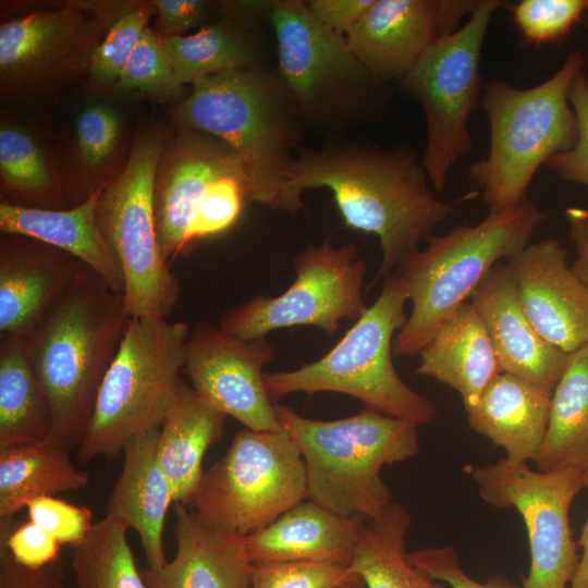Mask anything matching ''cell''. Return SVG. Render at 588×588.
<instances>
[{
  "label": "cell",
  "instance_id": "obj_1",
  "mask_svg": "<svg viewBox=\"0 0 588 588\" xmlns=\"http://www.w3.org/2000/svg\"><path fill=\"white\" fill-rule=\"evenodd\" d=\"M429 183L421 159L408 146L389 149L334 139L297 150L278 210L296 213L304 209L307 189H329L347 226L379 238V275L385 278L455 210L454 203L434 196Z\"/></svg>",
  "mask_w": 588,
  "mask_h": 588
},
{
  "label": "cell",
  "instance_id": "obj_2",
  "mask_svg": "<svg viewBox=\"0 0 588 588\" xmlns=\"http://www.w3.org/2000/svg\"><path fill=\"white\" fill-rule=\"evenodd\" d=\"M130 321L124 296L85 267L27 334L51 412L47 442L68 451L78 448Z\"/></svg>",
  "mask_w": 588,
  "mask_h": 588
},
{
  "label": "cell",
  "instance_id": "obj_3",
  "mask_svg": "<svg viewBox=\"0 0 588 588\" xmlns=\"http://www.w3.org/2000/svg\"><path fill=\"white\" fill-rule=\"evenodd\" d=\"M172 115L181 127L219 140L245 175L247 199L278 210L306 130L275 71L259 66L201 78Z\"/></svg>",
  "mask_w": 588,
  "mask_h": 588
},
{
  "label": "cell",
  "instance_id": "obj_4",
  "mask_svg": "<svg viewBox=\"0 0 588 588\" xmlns=\"http://www.w3.org/2000/svg\"><path fill=\"white\" fill-rule=\"evenodd\" d=\"M274 409L302 453L307 498L344 516H380L392 503L382 467L419 452L417 425L370 408L334 420L310 419L280 403Z\"/></svg>",
  "mask_w": 588,
  "mask_h": 588
},
{
  "label": "cell",
  "instance_id": "obj_5",
  "mask_svg": "<svg viewBox=\"0 0 588 588\" xmlns=\"http://www.w3.org/2000/svg\"><path fill=\"white\" fill-rule=\"evenodd\" d=\"M548 217L525 198L489 212L477 224L454 226L442 236L430 235L427 247L394 271L412 302V311L394 338L393 354H419L497 264L530 244Z\"/></svg>",
  "mask_w": 588,
  "mask_h": 588
},
{
  "label": "cell",
  "instance_id": "obj_6",
  "mask_svg": "<svg viewBox=\"0 0 588 588\" xmlns=\"http://www.w3.org/2000/svg\"><path fill=\"white\" fill-rule=\"evenodd\" d=\"M586 57L574 49L543 83L519 89L500 79L485 82L481 105L490 124V150L471 163L468 179L482 189L489 212L518 205L538 171L556 154L572 149L578 123L569 88Z\"/></svg>",
  "mask_w": 588,
  "mask_h": 588
},
{
  "label": "cell",
  "instance_id": "obj_7",
  "mask_svg": "<svg viewBox=\"0 0 588 588\" xmlns=\"http://www.w3.org/2000/svg\"><path fill=\"white\" fill-rule=\"evenodd\" d=\"M406 301L397 274L387 275L375 303L321 358L293 370L265 372L271 401L297 392H335L418 427L432 422L437 405L407 385L393 365L395 333L407 320Z\"/></svg>",
  "mask_w": 588,
  "mask_h": 588
},
{
  "label": "cell",
  "instance_id": "obj_8",
  "mask_svg": "<svg viewBox=\"0 0 588 588\" xmlns=\"http://www.w3.org/2000/svg\"><path fill=\"white\" fill-rule=\"evenodd\" d=\"M275 73L305 127L338 133L378 118L388 83L356 58L345 37L324 28L305 1L273 0Z\"/></svg>",
  "mask_w": 588,
  "mask_h": 588
},
{
  "label": "cell",
  "instance_id": "obj_9",
  "mask_svg": "<svg viewBox=\"0 0 588 588\" xmlns=\"http://www.w3.org/2000/svg\"><path fill=\"white\" fill-rule=\"evenodd\" d=\"M189 333L183 321L131 318L77 448L81 463L117 457L130 439L161 427L185 383Z\"/></svg>",
  "mask_w": 588,
  "mask_h": 588
},
{
  "label": "cell",
  "instance_id": "obj_10",
  "mask_svg": "<svg viewBox=\"0 0 588 588\" xmlns=\"http://www.w3.org/2000/svg\"><path fill=\"white\" fill-rule=\"evenodd\" d=\"M164 145L160 134L138 136L97 205L99 228L123 271V296L131 318L169 319L181 294L180 281L162 254L154 208Z\"/></svg>",
  "mask_w": 588,
  "mask_h": 588
},
{
  "label": "cell",
  "instance_id": "obj_11",
  "mask_svg": "<svg viewBox=\"0 0 588 588\" xmlns=\"http://www.w3.org/2000/svg\"><path fill=\"white\" fill-rule=\"evenodd\" d=\"M305 498L306 467L291 434L244 429L204 471L187 506L206 524L247 537Z\"/></svg>",
  "mask_w": 588,
  "mask_h": 588
},
{
  "label": "cell",
  "instance_id": "obj_12",
  "mask_svg": "<svg viewBox=\"0 0 588 588\" xmlns=\"http://www.w3.org/2000/svg\"><path fill=\"white\" fill-rule=\"evenodd\" d=\"M501 5L498 0H480L463 26L434 42L397 82L422 108L421 163L437 192L443 191L451 170L473 150L468 121L485 85L479 72L481 49L491 17Z\"/></svg>",
  "mask_w": 588,
  "mask_h": 588
},
{
  "label": "cell",
  "instance_id": "obj_13",
  "mask_svg": "<svg viewBox=\"0 0 588 588\" xmlns=\"http://www.w3.org/2000/svg\"><path fill=\"white\" fill-rule=\"evenodd\" d=\"M136 3L66 1L2 23L1 98L47 96L88 71L112 24Z\"/></svg>",
  "mask_w": 588,
  "mask_h": 588
},
{
  "label": "cell",
  "instance_id": "obj_14",
  "mask_svg": "<svg viewBox=\"0 0 588 588\" xmlns=\"http://www.w3.org/2000/svg\"><path fill=\"white\" fill-rule=\"evenodd\" d=\"M295 279L280 295H257L229 310L220 328L236 338H266L273 330L314 326L332 336L343 319L358 320L366 262L354 244H308L293 260Z\"/></svg>",
  "mask_w": 588,
  "mask_h": 588
},
{
  "label": "cell",
  "instance_id": "obj_15",
  "mask_svg": "<svg viewBox=\"0 0 588 588\" xmlns=\"http://www.w3.org/2000/svg\"><path fill=\"white\" fill-rule=\"evenodd\" d=\"M480 498L499 509H514L528 537L530 565L523 588H569L579 564L578 544L569 527V509L583 487L576 468L532 470L505 457L469 467Z\"/></svg>",
  "mask_w": 588,
  "mask_h": 588
},
{
  "label": "cell",
  "instance_id": "obj_16",
  "mask_svg": "<svg viewBox=\"0 0 588 588\" xmlns=\"http://www.w3.org/2000/svg\"><path fill=\"white\" fill-rule=\"evenodd\" d=\"M273 356L267 338L243 340L201 321L186 342L183 371L199 395L246 429L275 431L282 426L262 371Z\"/></svg>",
  "mask_w": 588,
  "mask_h": 588
},
{
  "label": "cell",
  "instance_id": "obj_17",
  "mask_svg": "<svg viewBox=\"0 0 588 588\" xmlns=\"http://www.w3.org/2000/svg\"><path fill=\"white\" fill-rule=\"evenodd\" d=\"M480 0H375L345 37L378 79L397 83L438 40L460 28Z\"/></svg>",
  "mask_w": 588,
  "mask_h": 588
},
{
  "label": "cell",
  "instance_id": "obj_18",
  "mask_svg": "<svg viewBox=\"0 0 588 588\" xmlns=\"http://www.w3.org/2000/svg\"><path fill=\"white\" fill-rule=\"evenodd\" d=\"M567 257L558 240L544 238L505 262L534 328L551 345L571 354L588 344V287Z\"/></svg>",
  "mask_w": 588,
  "mask_h": 588
},
{
  "label": "cell",
  "instance_id": "obj_19",
  "mask_svg": "<svg viewBox=\"0 0 588 588\" xmlns=\"http://www.w3.org/2000/svg\"><path fill=\"white\" fill-rule=\"evenodd\" d=\"M242 171L232 154L216 138L186 127L166 144L154 186V208L162 254L170 264L186 255L188 232L208 185ZM243 172V171H242Z\"/></svg>",
  "mask_w": 588,
  "mask_h": 588
},
{
  "label": "cell",
  "instance_id": "obj_20",
  "mask_svg": "<svg viewBox=\"0 0 588 588\" xmlns=\"http://www.w3.org/2000/svg\"><path fill=\"white\" fill-rule=\"evenodd\" d=\"M86 266L74 256L20 234L0 240V335H27Z\"/></svg>",
  "mask_w": 588,
  "mask_h": 588
},
{
  "label": "cell",
  "instance_id": "obj_21",
  "mask_svg": "<svg viewBox=\"0 0 588 588\" xmlns=\"http://www.w3.org/2000/svg\"><path fill=\"white\" fill-rule=\"evenodd\" d=\"M492 342L501 370L553 392L569 354L547 342L519 303L506 262L497 264L470 296Z\"/></svg>",
  "mask_w": 588,
  "mask_h": 588
},
{
  "label": "cell",
  "instance_id": "obj_22",
  "mask_svg": "<svg viewBox=\"0 0 588 588\" xmlns=\"http://www.w3.org/2000/svg\"><path fill=\"white\" fill-rule=\"evenodd\" d=\"M174 510L176 552L164 566L142 572L148 588H250L245 537L206 524L185 504Z\"/></svg>",
  "mask_w": 588,
  "mask_h": 588
},
{
  "label": "cell",
  "instance_id": "obj_23",
  "mask_svg": "<svg viewBox=\"0 0 588 588\" xmlns=\"http://www.w3.org/2000/svg\"><path fill=\"white\" fill-rule=\"evenodd\" d=\"M365 519L302 501L245 537L252 564L316 562L350 567Z\"/></svg>",
  "mask_w": 588,
  "mask_h": 588
},
{
  "label": "cell",
  "instance_id": "obj_24",
  "mask_svg": "<svg viewBox=\"0 0 588 588\" xmlns=\"http://www.w3.org/2000/svg\"><path fill=\"white\" fill-rule=\"evenodd\" d=\"M270 1L220 4L221 17L195 33L162 38L176 79L195 82L229 71L264 65L257 21L268 19Z\"/></svg>",
  "mask_w": 588,
  "mask_h": 588
},
{
  "label": "cell",
  "instance_id": "obj_25",
  "mask_svg": "<svg viewBox=\"0 0 588 588\" xmlns=\"http://www.w3.org/2000/svg\"><path fill=\"white\" fill-rule=\"evenodd\" d=\"M159 431L154 429L125 443L122 471L106 504V515L136 530L150 569L168 562L163 531L167 513L174 503L171 483L157 456Z\"/></svg>",
  "mask_w": 588,
  "mask_h": 588
},
{
  "label": "cell",
  "instance_id": "obj_26",
  "mask_svg": "<svg viewBox=\"0 0 588 588\" xmlns=\"http://www.w3.org/2000/svg\"><path fill=\"white\" fill-rule=\"evenodd\" d=\"M109 181L93 189L81 204L69 208H28L2 201L0 231L33 237L66 252L98 273L112 291L123 295L121 265L97 220L98 200Z\"/></svg>",
  "mask_w": 588,
  "mask_h": 588
},
{
  "label": "cell",
  "instance_id": "obj_27",
  "mask_svg": "<svg viewBox=\"0 0 588 588\" xmlns=\"http://www.w3.org/2000/svg\"><path fill=\"white\" fill-rule=\"evenodd\" d=\"M552 392L505 371L467 413L477 433L502 448L512 463L536 462L549 422Z\"/></svg>",
  "mask_w": 588,
  "mask_h": 588
},
{
  "label": "cell",
  "instance_id": "obj_28",
  "mask_svg": "<svg viewBox=\"0 0 588 588\" xmlns=\"http://www.w3.org/2000/svg\"><path fill=\"white\" fill-rule=\"evenodd\" d=\"M419 356L416 373L455 390L466 412L502 372L483 321L470 302L444 321Z\"/></svg>",
  "mask_w": 588,
  "mask_h": 588
},
{
  "label": "cell",
  "instance_id": "obj_29",
  "mask_svg": "<svg viewBox=\"0 0 588 588\" xmlns=\"http://www.w3.org/2000/svg\"><path fill=\"white\" fill-rule=\"evenodd\" d=\"M228 416L183 384L159 431L157 456L174 503L188 505L203 477V460L217 442Z\"/></svg>",
  "mask_w": 588,
  "mask_h": 588
},
{
  "label": "cell",
  "instance_id": "obj_30",
  "mask_svg": "<svg viewBox=\"0 0 588 588\" xmlns=\"http://www.w3.org/2000/svg\"><path fill=\"white\" fill-rule=\"evenodd\" d=\"M51 412L27 335L0 336V446L47 441Z\"/></svg>",
  "mask_w": 588,
  "mask_h": 588
},
{
  "label": "cell",
  "instance_id": "obj_31",
  "mask_svg": "<svg viewBox=\"0 0 588 588\" xmlns=\"http://www.w3.org/2000/svg\"><path fill=\"white\" fill-rule=\"evenodd\" d=\"M89 475L74 466L70 451L47 441L0 446V519L40 497L84 489Z\"/></svg>",
  "mask_w": 588,
  "mask_h": 588
},
{
  "label": "cell",
  "instance_id": "obj_32",
  "mask_svg": "<svg viewBox=\"0 0 588 588\" xmlns=\"http://www.w3.org/2000/svg\"><path fill=\"white\" fill-rule=\"evenodd\" d=\"M538 470H588V344L569 354L552 392L547 432L536 460Z\"/></svg>",
  "mask_w": 588,
  "mask_h": 588
},
{
  "label": "cell",
  "instance_id": "obj_33",
  "mask_svg": "<svg viewBox=\"0 0 588 588\" xmlns=\"http://www.w3.org/2000/svg\"><path fill=\"white\" fill-rule=\"evenodd\" d=\"M409 526L408 512L395 502L365 520L350 569L366 588H451L409 563L405 549Z\"/></svg>",
  "mask_w": 588,
  "mask_h": 588
},
{
  "label": "cell",
  "instance_id": "obj_34",
  "mask_svg": "<svg viewBox=\"0 0 588 588\" xmlns=\"http://www.w3.org/2000/svg\"><path fill=\"white\" fill-rule=\"evenodd\" d=\"M0 181L3 201L13 206L62 209L70 200L34 136L19 125L1 123Z\"/></svg>",
  "mask_w": 588,
  "mask_h": 588
},
{
  "label": "cell",
  "instance_id": "obj_35",
  "mask_svg": "<svg viewBox=\"0 0 588 588\" xmlns=\"http://www.w3.org/2000/svg\"><path fill=\"white\" fill-rule=\"evenodd\" d=\"M128 528L106 515L74 546L72 568L78 588H148L127 542Z\"/></svg>",
  "mask_w": 588,
  "mask_h": 588
},
{
  "label": "cell",
  "instance_id": "obj_36",
  "mask_svg": "<svg viewBox=\"0 0 588 588\" xmlns=\"http://www.w3.org/2000/svg\"><path fill=\"white\" fill-rule=\"evenodd\" d=\"M115 87L122 91L138 90L160 101L179 102L183 85L175 77L161 36L149 26L144 30Z\"/></svg>",
  "mask_w": 588,
  "mask_h": 588
},
{
  "label": "cell",
  "instance_id": "obj_37",
  "mask_svg": "<svg viewBox=\"0 0 588 588\" xmlns=\"http://www.w3.org/2000/svg\"><path fill=\"white\" fill-rule=\"evenodd\" d=\"M152 12H156L152 2H137L112 24L89 63L88 74L94 84L117 85Z\"/></svg>",
  "mask_w": 588,
  "mask_h": 588
},
{
  "label": "cell",
  "instance_id": "obj_38",
  "mask_svg": "<svg viewBox=\"0 0 588 588\" xmlns=\"http://www.w3.org/2000/svg\"><path fill=\"white\" fill-rule=\"evenodd\" d=\"M244 199H247V183L241 170L212 181L188 232L189 249L200 240L233 226L242 213Z\"/></svg>",
  "mask_w": 588,
  "mask_h": 588
},
{
  "label": "cell",
  "instance_id": "obj_39",
  "mask_svg": "<svg viewBox=\"0 0 588 588\" xmlns=\"http://www.w3.org/2000/svg\"><path fill=\"white\" fill-rule=\"evenodd\" d=\"M588 0H522L511 7L512 20L524 40L558 42L584 16Z\"/></svg>",
  "mask_w": 588,
  "mask_h": 588
},
{
  "label": "cell",
  "instance_id": "obj_40",
  "mask_svg": "<svg viewBox=\"0 0 588 588\" xmlns=\"http://www.w3.org/2000/svg\"><path fill=\"white\" fill-rule=\"evenodd\" d=\"M347 566L316 562L253 564L250 588H331L351 575Z\"/></svg>",
  "mask_w": 588,
  "mask_h": 588
},
{
  "label": "cell",
  "instance_id": "obj_41",
  "mask_svg": "<svg viewBox=\"0 0 588 588\" xmlns=\"http://www.w3.org/2000/svg\"><path fill=\"white\" fill-rule=\"evenodd\" d=\"M121 134L119 115L103 105H93L78 115L77 148L81 161L89 169L103 166L117 148Z\"/></svg>",
  "mask_w": 588,
  "mask_h": 588
},
{
  "label": "cell",
  "instance_id": "obj_42",
  "mask_svg": "<svg viewBox=\"0 0 588 588\" xmlns=\"http://www.w3.org/2000/svg\"><path fill=\"white\" fill-rule=\"evenodd\" d=\"M28 520L50 534L61 544H78L89 532L91 511L54 497H40L26 505Z\"/></svg>",
  "mask_w": 588,
  "mask_h": 588
},
{
  "label": "cell",
  "instance_id": "obj_43",
  "mask_svg": "<svg viewBox=\"0 0 588 588\" xmlns=\"http://www.w3.org/2000/svg\"><path fill=\"white\" fill-rule=\"evenodd\" d=\"M568 98L578 123V138L572 149L554 155L546 167L562 181L588 188V78L584 70L574 78Z\"/></svg>",
  "mask_w": 588,
  "mask_h": 588
},
{
  "label": "cell",
  "instance_id": "obj_44",
  "mask_svg": "<svg viewBox=\"0 0 588 588\" xmlns=\"http://www.w3.org/2000/svg\"><path fill=\"white\" fill-rule=\"evenodd\" d=\"M407 560L451 588H523L503 575H493L483 583L475 580L463 569L454 548L450 546L422 548L407 553Z\"/></svg>",
  "mask_w": 588,
  "mask_h": 588
},
{
  "label": "cell",
  "instance_id": "obj_45",
  "mask_svg": "<svg viewBox=\"0 0 588 588\" xmlns=\"http://www.w3.org/2000/svg\"><path fill=\"white\" fill-rule=\"evenodd\" d=\"M0 537L13 559L23 566L39 568L58 561L61 543L35 523L17 525L13 518L0 519Z\"/></svg>",
  "mask_w": 588,
  "mask_h": 588
},
{
  "label": "cell",
  "instance_id": "obj_46",
  "mask_svg": "<svg viewBox=\"0 0 588 588\" xmlns=\"http://www.w3.org/2000/svg\"><path fill=\"white\" fill-rule=\"evenodd\" d=\"M0 588H66L59 561L39 568L17 563L0 537Z\"/></svg>",
  "mask_w": 588,
  "mask_h": 588
},
{
  "label": "cell",
  "instance_id": "obj_47",
  "mask_svg": "<svg viewBox=\"0 0 588 588\" xmlns=\"http://www.w3.org/2000/svg\"><path fill=\"white\" fill-rule=\"evenodd\" d=\"M152 4L161 38L184 36L192 29L203 28L215 7L204 0H156Z\"/></svg>",
  "mask_w": 588,
  "mask_h": 588
},
{
  "label": "cell",
  "instance_id": "obj_48",
  "mask_svg": "<svg viewBox=\"0 0 588 588\" xmlns=\"http://www.w3.org/2000/svg\"><path fill=\"white\" fill-rule=\"evenodd\" d=\"M375 0H308L305 1L314 19L328 30L346 37L362 21Z\"/></svg>",
  "mask_w": 588,
  "mask_h": 588
},
{
  "label": "cell",
  "instance_id": "obj_49",
  "mask_svg": "<svg viewBox=\"0 0 588 588\" xmlns=\"http://www.w3.org/2000/svg\"><path fill=\"white\" fill-rule=\"evenodd\" d=\"M565 219L569 226V238L577 253L572 268L588 287V209L568 207L565 209Z\"/></svg>",
  "mask_w": 588,
  "mask_h": 588
},
{
  "label": "cell",
  "instance_id": "obj_50",
  "mask_svg": "<svg viewBox=\"0 0 588 588\" xmlns=\"http://www.w3.org/2000/svg\"><path fill=\"white\" fill-rule=\"evenodd\" d=\"M585 487L588 489V470L585 473ZM577 544L583 552L569 588H588V517Z\"/></svg>",
  "mask_w": 588,
  "mask_h": 588
},
{
  "label": "cell",
  "instance_id": "obj_51",
  "mask_svg": "<svg viewBox=\"0 0 588 588\" xmlns=\"http://www.w3.org/2000/svg\"><path fill=\"white\" fill-rule=\"evenodd\" d=\"M352 572V571H351ZM356 577V574H354L353 572L351 573V575L348 577H346L345 579H343L342 581H340L339 584L334 585L333 587L331 588H351L352 586V583L353 580L355 579Z\"/></svg>",
  "mask_w": 588,
  "mask_h": 588
},
{
  "label": "cell",
  "instance_id": "obj_52",
  "mask_svg": "<svg viewBox=\"0 0 588 588\" xmlns=\"http://www.w3.org/2000/svg\"><path fill=\"white\" fill-rule=\"evenodd\" d=\"M351 588H366L363 580L359 578V576L356 575L355 579L352 583Z\"/></svg>",
  "mask_w": 588,
  "mask_h": 588
},
{
  "label": "cell",
  "instance_id": "obj_53",
  "mask_svg": "<svg viewBox=\"0 0 588 588\" xmlns=\"http://www.w3.org/2000/svg\"><path fill=\"white\" fill-rule=\"evenodd\" d=\"M583 17H584L585 25L588 28V7H587Z\"/></svg>",
  "mask_w": 588,
  "mask_h": 588
}]
</instances>
